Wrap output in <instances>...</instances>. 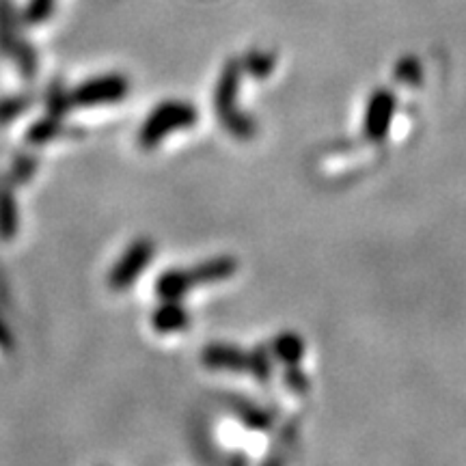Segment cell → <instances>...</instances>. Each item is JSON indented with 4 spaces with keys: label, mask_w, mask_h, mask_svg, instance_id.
Masks as SVG:
<instances>
[{
    "label": "cell",
    "mask_w": 466,
    "mask_h": 466,
    "mask_svg": "<svg viewBox=\"0 0 466 466\" xmlns=\"http://www.w3.org/2000/svg\"><path fill=\"white\" fill-rule=\"evenodd\" d=\"M236 272V261L231 258H217L203 261V264L188 268V270H167L156 281V294L162 300H179L192 288L199 285L218 283L229 279Z\"/></svg>",
    "instance_id": "1"
},
{
    "label": "cell",
    "mask_w": 466,
    "mask_h": 466,
    "mask_svg": "<svg viewBox=\"0 0 466 466\" xmlns=\"http://www.w3.org/2000/svg\"><path fill=\"white\" fill-rule=\"evenodd\" d=\"M197 124V108L192 104L168 100L147 115L138 132V145L143 149H156L171 132L186 130Z\"/></svg>",
    "instance_id": "2"
},
{
    "label": "cell",
    "mask_w": 466,
    "mask_h": 466,
    "mask_svg": "<svg viewBox=\"0 0 466 466\" xmlns=\"http://www.w3.org/2000/svg\"><path fill=\"white\" fill-rule=\"evenodd\" d=\"M0 55L15 63L22 78L33 80L37 76V52L20 35V22L9 0H0Z\"/></svg>",
    "instance_id": "3"
},
{
    "label": "cell",
    "mask_w": 466,
    "mask_h": 466,
    "mask_svg": "<svg viewBox=\"0 0 466 466\" xmlns=\"http://www.w3.org/2000/svg\"><path fill=\"white\" fill-rule=\"evenodd\" d=\"M127 93H130V80L124 74H104L78 85L69 96L74 108H93L126 100Z\"/></svg>",
    "instance_id": "4"
},
{
    "label": "cell",
    "mask_w": 466,
    "mask_h": 466,
    "mask_svg": "<svg viewBox=\"0 0 466 466\" xmlns=\"http://www.w3.org/2000/svg\"><path fill=\"white\" fill-rule=\"evenodd\" d=\"M156 253V244L149 240V238H137L130 247L124 250L116 264L110 268L108 275V285L110 289L124 291L132 288L134 283L141 279V275L147 270Z\"/></svg>",
    "instance_id": "5"
},
{
    "label": "cell",
    "mask_w": 466,
    "mask_h": 466,
    "mask_svg": "<svg viewBox=\"0 0 466 466\" xmlns=\"http://www.w3.org/2000/svg\"><path fill=\"white\" fill-rule=\"evenodd\" d=\"M236 93H238V67L229 66L223 72L217 91V110L220 124L229 130L233 137H248L250 124L236 110Z\"/></svg>",
    "instance_id": "6"
},
{
    "label": "cell",
    "mask_w": 466,
    "mask_h": 466,
    "mask_svg": "<svg viewBox=\"0 0 466 466\" xmlns=\"http://www.w3.org/2000/svg\"><path fill=\"white\" fill-rule=\"evenodd\" d=\"M15 186L7 175L0 177V240H14L20 231V209L15 201Z\"/></svg>",
    "instance_id": "7"
},
{
    "label": "cell",
    "mask_w": 466,
    "mask_h": 466,
    "mask_svg": "<svg viewBox=\"0 0 466 466\" xmlns=\"http://www.w3.org/2000/svg\"><path fill=\"white\" fill-rule=\"evenodd\" d=\"M188 313H186V309L177 300H165L151 313V326L160 335L179 333V330H184L188 326Z\"/></svg>",
    "instance_id": "8"
},
{
    "label": "cell",
    "mask_w": 466,
    "mask_h": 466,
    "mask_svg": "<svg viewBox=\"0 0 466 466\" xmlns=\"http://www.w3.org/2000/svg\"><path fill=\"white\" fill-rule=\"evenodd\" d=\"M203 365L212 370H248L250 359L244 357L240 350L229 346H209L203 350Z\"/></svg>",
    "instance_id": "9"
},
{
    "label": "cell",
    "mask_w": 466,
    "mask_h": 466,
    "mask_svg": "<svg viewBox=\"0 0 466 466\" xmlns=\"http://www.w3.org/2000/svg\"><path fill=\"white\" fill-rule=\"evenodd\" d=\"M61 134H63L61 116L46 115L39 121H35L31 127H28V130H26V143L35 145V147H39V145L55 141V138L61 137Z\"/></svg>",
    "instance_id": "10"
},
{
    "label": "cell",
    "mask_w": 466,
    "mask_h": 466,
    "mask_svg": "<svg viewBox=\"0 0 466 466\" xmlns=\"http://www.w3.org/2000/svg\"><path fill=\"white\" fill-rule=\"evenodd\" d=\"M33 106V96H7L0 97V126H9L17 116H22Z\"/></svg>",
    "instance_id": "11"
},
{
    "label": "cell",
    "mask_w": 466,
    "mask_h": 466,
    "mask_svg": "<svg viewBox=\"0 0 466 466\" xmlns=\"http://www.w3.org/2000/svg\"><path fill=\"white\" fill-rule=\"evenodd\" d=\"M37 167H39V160L35 158L33 154H17L14 162H11V171L7 177L11 179V184L14 186L28 184L35 177V173H37Z\"/></svg>",
    "instance_id": "12"
},
{
    "label": "cell",
    "mask_w": 466,
    "mask_h": 466,
    "mask_svg": "<svg viewBox=\"0 0 466 466\" xmlns=\"http://www.w3.org/2000/svg\"><path fill=\"white\" fill-rule=\"evenodd\" d=\"M72 96L61 83H52L48 86V93H46V110L52 116H61L72 110Z\"/></svg>",
    "instance_id": "13"
},
{
    "label": "cell",
    "mask_w": 466,
    "mask_h": 466,
    "mask_svg": "<svg viewBox=\"0 0 466 466\" xmlns=\"http://www.w3.org/2000/svg\"><path fill=\"white\" fill-rule=\"evenodd\" d=\"M52 9H55V0H31L26 7L25 20L28 25H39V22H44L52 14Z\"/></svg>",
    "instance_id": "14"
},
{
    "label": "cell",
    "mask_w": 466,
    "mask_h": 466,
    "mask_svg": "<svg viewBox=\"0 0 466 466\" xmlns=\"http://www.w3.org/2000/svg\"><path fill=\"white\" fill-rule=\"evenodd\" d=\"M11 348H14V335H11L9 326L5 324V319L0 318V350L9 352Z\"/></svg>",
    "instance_id": "15"
}]
</instances>
